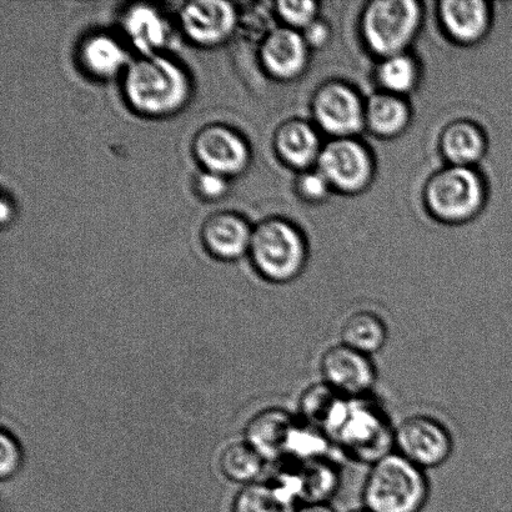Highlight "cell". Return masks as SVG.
Segmentation results:
<instances>
[{"label": "cell", "mask_w": 512, "mask_h": 512, "mask_svg": "<svg viewBox=\"0 0 512 512\" xmlns=\"http://www.w3.org/2000/svg\"><path fill=\"white\" fill-rule=\"evenodd\" d=\"M123 94L135 112L164 118L188 104L192 82L175 60L160 53L139 55L123 74Z\"/></svg>", "instance_id": "obj_1"}, {"label": "cell", "mask_w": 512, "mask_h": 512, "mask_svg": "<svg viewBox=\"0 0 512 512\" xmlns=\"http://www.w3.org/2000/svg\"><path fill=\"white\" fill-rule=\"evenodd\" d=\"M394 430L375 401L345 398L326 425L325 434L349 458L374 464L394 451Z\"/></svg>", "instance_id": "obj_2"}, {"label": "cell", "mask_w": 512, "mask_h": 512, "mask_svg": "<svg viewBox=\"0 0 512 512\" xmlns=\"http://www.w3.org/2000/svg\"><path fill=\"white\" fill-rule=\"evenodd\" d=\"M361 496L370 512H421L430 483L425 470L393 451L370 465Z\"/></svg>", "instance_id": "obj_3"}, {"label": "cell", "mask_w": 512, "mask_h": 512, "mask_svg": "<svg viewBox=\"0 0 512 512\" xmlns=\"http://www.w3.org/2000/svg\"><path fill=\"white\" fill-rule=\"evenodd\" d=\"M249 254L256 271L275 284L298 278L306 256L298 230L279 219L265 220L254 229Z\"/></svg>", "instance_id": "obj_4"}, {"label": "cell", "mask_w": 512, "mask_h": 512, "mask_svg": "<svg viewBox=\"0 0 512 512\" xmlns=\"http://www.w3.org/2000/svg\"><path fill=\"white\" fill-rule=\"evenodd\" d=\"M420 19L419 4L411 0L375 2L364 15V37L375 53L393 57L401 54L413 40Z\"/></svg>", "instance_id": "obj_5"}, {"label": "cell", "mask_w": 512, "mask_h": 512, "mask_svg": "<svg viewBox=\"0 0 512 512\" xmlns=\"http://www.w3.org/2000/svg\"><path fill=\"white\" fill-rule=\"evenodd\" d=\"M394 451L420 469H438L454 453L453 434L434 416L411 415L394 430Z\"/></svg>", "instance_id": "obj_6"}, {"label": "cell", "mask_w": 512, "mask_h": 512, "mask_svg": "<svg viewBox=\"0 0 512 512\" xmlns=\"http://www.w3.org/2000/svg\"><path fill=\"white\" fill-rule=\"evenodd\" d=\"M426 199L436 217L446 222H463L483 204V183L468 167L446 169L431 179Z\"/></svg>", "instance_id": "obj_7"}, {"label": "cell", "mask_w": 512, "mask_h": 512, "mask_svg": "<svg viewBox=\"0 0 512 512\" xmlns=\"http://www.w3.org/2000/svg\"><path fill=\"white\" fill-rule=\"evenodd\" d=\"M321 381L344 398L370 396L378 381L373 356L338 343L329 346L319 361Z\"/></svg>", "instance_id": "obj_8"}, {"label": "cell", "mask_w": 512, "mask_h": 512, "mask_svg": "<svg viewBox=\"0 0 512 512\" xmlns=\"http://www.w3.org/2000/svg\"><path fill=\"white\" fill-rule=\"evenodd\" d=\"M193 154L205 172L237 177L250 163V148L237 130L224 124H209L195 134Z\"/></svg>", "instance_id": "obj_9"}, {"label": "cell", "mask_w": 512, "mask_h": 512, "mask_svg": "<svg viewBox=\"0 0 512 512\" xmlns=\"http://www.w3.org/2000/svg\"><path fill=\"white\" fill-rule=\"evenodd\" d=\"M318 160L319 172L330 187L341 192H359L369 183L373 173L370 155L363 145L346 138L326 145Z\"/></svg>", "instance_id": "obj_10"}, {"label": "cell", "mask_w": 512, "mask_h": 512, "mask_svg": "<svg viewBox=\"0 0 512 512\" xmlns=\"http://www.w3.org/2000/svg\"><path fill=\"white\" fill-rule=\"evenodd\" d=\"M237 24V9L224 0H197L180 10L183 32L200 47H217L227 42Z\"/></svg>", "instance_id": "obj_11"}, {"label": "cell", "mask_w": 512, "mask_h": 512, "mask_svg": "<svg viewBox=\"0 0 512 512\" xmlns=\"http://www.w3.org/2000/svg\"><path fill=\"white\" fill-rule=\"evenodd\" d=\"M314 112L320 127L338 137L358 133L365 122V110L358 95L340 84L320 90L315 98Z\"/></svg>", "instance_id": "obj_12"}, {"label": "cell", "mask_w": 512, "mask_h": 512, "mask_svg": "<svg viewBox=\"0 0 512 512\" xmlns=\"http://www.w3.org/2000/svg\"><path fill=\"white\" fill-rule=\"evenodd\" d=\"M298 423L299 418L285 409H265L249 421L245 429V441L258 451L265 461L284 460Z\"/></svg>", "instance_id": "obj_13"}, {"label": "cell", "mask_w": 512, "mask_h": 512, "mask_svg": "<svg viewBox=\"0 0 512 512\" xmlns=\"http://www.w3.org/2000/svg\"><path fill=\"white\" fill-rule=\"evenodd\" d=\"M254 229L237 213L222 212L205 220L202 228L204 247L215 258L234 261L250 250Z\"/></svg>", "instance_id": "obj_14"}, {"label": "cell", "mask_w": 512, "mask_h": 512, "mask_svg": "<svg viewBox=\"0 0 512 512\" xmlns=\"http://www.w3.org/2000/svg\"><path fill=\"white\" fill-rule=\"evenodd\" d=\"M260 59L266 72L274 78L293 79L305 67L308 44L294 29H276L261 44Z\"/></svg>", "instance_id": "obj_15"}, {"label": "cell", "mask_w": 512, "mask_h": 512, "mask_svg": "<svg viewBox=\"0 0 512 512\" xmlns=\"http://www.w3.org/2000/svg\"><path fill=\"white\" fill-rule=\"evenodd\" d=\"M80 65L90 77L109 80L124 74L132 60L118 39L107 33H93L79 45Z\"/></svg>", "instance_id": "obj_16"}, {"label": "cell", "mask_w": 512, "mask_h": 512, "mask_svg": "<svg viewBox=\"0 0 512 512\" xmlns=\"http://www.w3.org/2000/svg\"><path fill=\"white\" fill-rule=\"evenodd\" d=\"M122 28L140 55L157 54L168 42V24L152 5H130L123 14Z\"/></svg>", "instance_id": "obj_17"}, {"label": "cell", "mask_w": 512, "mask_h": 512, "mask_svg": "<svg viewBox=\"0 0 512 512\" xmlns=\"http://www.w3.org/2000/svg\"><path fill=\"white\" fill-rule=\"evenodd\" d=\"M339 343L374 356L383 351L389 341V328L379 314L371 310L351 313L340 326Z\"/></svg>", "instance_id": "obj_18"}, {"label": "cell", "mask_w": 512, "mask_h": 512, "mask_svg": "<svg viewBox=\"0 0 512 512\" xmlns=\"http://www.w3.org/2000/svg\"><path fill=\"white\" fill-rule=\"evenodd\" d=\"M441 18L451 37L463 43L475 42L488 28V5L479 0H448L441 4Z\"/></svg>", "instance_id": "obj_19"}, {"label": "cell", "mask_w": 512, "mask_h": 512, "mask_svg": "<svg viewBox=\"0 0 512 512\" xmlns=\"http://www.w3.org/2000/svg\"><path fill=\"white\" fill-rule=\"evenodd\" d=\"M298 508V500L278 480L254 481L235 496L232 512H296Z\"/></svg>", "instance_id": "obj_20"}, {"label": "cell", "mask_w": 512, "mask_h": 512, "mask_svg": "<svg viewBox=\"0 0 512 512\" xmlns=\"http://www.w3.org/2000/svg\"><path fill=\"white\" fill-rule=\"evenodd\" d=\"M275 148L279 157L295 168L309 167L321 153L318 134L298 120L281 125L275 134Z\"/></svg>", "instance_id": "obj_21"}, {"label": "cell", "mask_w": 512, "mask_h": 512, "mask_svg": "<svg viewBox=\"0 0 512 512\" xmlns=\"http://www.w3.org/2000/svg\"><path fill=\"white\" fill-rule=\"evenodd\" d=\"M409 108L394 94L371 98L365 110V120L376 134L391 137L401 132L409 122Z\"/></svg>", "instance_id": "obj_22"}, {"label": "cell", "mask_w": 512, "mask_h": 512, "mask_svg": "<svg viewBox=\"0 0 512 512\" xmlns=\"http://www.w3.org/2000/svg\"><path fill=\"white\" fill-rule=\"evenodd\" d=\"M485 149L483 134L474 125L458 123L451 125L443 137V150L455 167H468L480 159Z\"/></svg>", "instance_id": "obj_23"}, {"label": "cell", "mask_w": 512, "mask_h": 512, "mask_svg": "<svg viewBox=\"0 0 512 512\" xmlns=\"http://www.w3.org/2000/svg\"><path fill=\"white\" fill-rule=\"evenodd\" d=\"M220 469L234 483L252 484L264 468L265 460L247 441L234 443L220 455Z\"/></svg>", "instance_id": "obj_24"}, {"label": "cell", "mask_w": 512, "mask_h": 512, "mask_svg": "<svg viewBox=\"0 0 512 512\" xmlns=\"http://www.w3.org/2000/svg\"><path fill=\"white\" fill-rule=\"evenodd\" d=\"M343 399L344 396L335 393L323 381L311 385L299 400V419L324 431Z\"/></svg>", "instance_id": "obj_25"}, {"label": "cell", "mask_w": 512, "mask_h": 512, "mask_svg": "<svg viewBox=\"0 0 512 512\" xmlns=\"http://www.w3.org/2000/svg\"><path fill=\"white\" fill-rule=\"evenodd\" d=\"M418 78L413 59L398 54L386 58L379 68V80L383 87L394 94H403L414 88Z\"/></svg>", "instance_id": "obj_26"}, {"label": "cell", "mask_w": 512, "mask_h": 512, "mask_svg": "<svg viewBox=\"0 0 512 512\" xmlns=\"http://www.w3.org/2000/svg\"><path fill=\"white\" fill-rule=\"evenodd\" d=\"M0 476L2 479H12L18 474L23 463V451L18 440L7 429L0 435Z\"/></svg>", "instance_id": "obj_27"}, {"label": "cell", "mask_w": 512, "mask_h": 512, "mask_svg": "<svg viewBox=\"0 0 512 512\" xmlns=\"http://www.w3.org/2000/svg\"><path fill=\"white\" fill-rule=\"evenodd\" d=\"M278 13L294 28H308L315 22L316 4L313 2H279Z\"/></svg>", "instance_id": "obj_28"}, {"label": "cell", "mask_w": 512, "mask_h": 512, "mask_svg": "<svg viewBox=\"0 0 512 512\" xmlns=\"http://www.w3.org/2000/svg\"><path fill=\"white\" fill-rule=\"evenodd\" d=\"M195 189L203 199L208 200V202H215V200L222 199L227 195L229 179L223 177V175L203 170L195 180Z\"/></svg>", "instance_id": "obj_29"}, {"label": "cell", "mask_w": 512, "mask_h": 512, "mask_svg": "<svg viewBox=\"0 0 512 512\" xmlns=\"http://www.w3.org/2000/svg\"><path fill=\"white\" fill-rule=\"evenodd\" d=\"M329 187L328 180L320 172L305 174L299 182L300 193L311 200L323 199L328 194Z\"/></svg>", "instance_id": "obj_30"}, {"label": "cell", "mask_w": 512, "mask_h": 512, "mask_svg": "<svg viewBox=\"0 0 512 512\" xmlns=\"http://www.w3.org/2000/svg\"><path fill=\"white\" fill-rule=\"evenodd\" d=\"M328 37V28H326L325 24L318 22V20H315L308 28H305V42L308 45H313V47H321Z\"/></svg>", "instance_id": "obj_31"}, {"label": "cell", "mask_w": 512, "mask_h": 512, "mask_svg": "<svg viewBox=\"0 0 512 512\" xmlns=\"http://www.w3.org/2000/svg\"><path fill=\"white\" fill-rule=\"evenodd\" d=\"M296 512H338L330 503H305L300 504Z\"/></svg>", "instance_id": "obj_32"}, {"label": "cell", "mask_w": 512, "mask_h": 512, "mask_svg": "<svg viewBox=\"0 0 512 512\" xmlns=\"http://www.w3.org/2000/svg\"><path fill=\"white\" fill-rule=\"evenodd\" d=\"M9 200L5 197L2 199V224L5 225L12 219L13 208H9Z\"/></svg>", "instance_id": "obj_33"}, {"label": "cell", "mask_w": 512, "mask_h": 512, "mask_svg": "<svg viewBox=\"0 0 512 512\" xmlns=\"http://www.w3.org/2000/svg\"><path fill=\"white\" fill-rule=\"evenodd\" d=\"M350 512H370L366 509H361V510H354V511H350Z\"/></svg>", "instance_id": "obj_34"}]
</instances>
